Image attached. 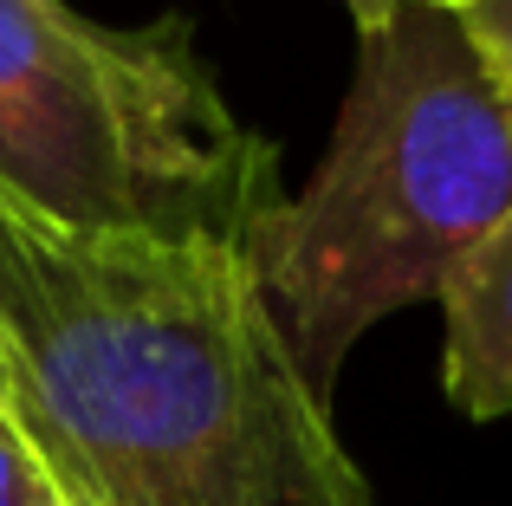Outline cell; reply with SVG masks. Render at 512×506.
Returning <instances> with one entry per match:
<instances>
[{
  "instance_id": "6da1fadb",
  "label": "cell",
  "mask_w": 512,
  "mask_h": 506,
  "mask_svg": "<svg viewBox=\"0 0 512 506\" xmlns=\"http://www.w3.org/2000/svg\"><path fill=\"white\" fill-rule=\"evenodd\" d=\"M0 344V403L85 506H376L234 241L0 202Z\"/></svg>"
},
{
  "instance_id": "7a4b0ae2",
  "label": "cell",
  "mask_w": 512,
  "mask_h": 506,
  "mask_svg": "<svg viewBox=\"0 0 512 506\" xmlns=\"http://www.w3.org/2000/svg\"><path fill=\"white\" fill-rule=\"evenodd\" d=\"M357 39L318 176L247 234L253 279L325 403L363 331L435 299L512 208V91L461 13L402 0Z\"/></svg>"
},
{
  "instance_id": "3957f363",
  "label": "cell",
  "mask_w": 512,
  "mask_h": 506,
  "mask_svg": "<svg viewBox=\"0 0 512 506\" xmlns=\"http://www.w3.org/2000/svg\"><path fill=\"white\" fill-rule=\"evenodd\" d=\"M0 202L59 234L247 247L286 189L188 20L98 26L59 0H0Z\"/></svg>"
},
{
  "instance_id": "277c9868",
  "label": "cell",
  "mask_w": 512,
  "mask_h": 506,
  "mask_svg": "<svg viewBox=\"0 0 512 506\" xmlns=\"http://www.w3.org/2000/svg\"><path fill=\"white\" fill-rule=\"evenodd\" d=\"M441 305V390L461 416H512V208L435 292Z\"/></svg>"
},
{
  "instance_id": "5b68a950",
  "label": "cell",
  "mask_w": 512,
  "mask_h": 506,
  "mask_svg": "<svg viewBox=\"0 0 512 506\" xmlns=\"http://www.w3.org/2000/svg\"><path fill=\"white\" fill-rule=\"evenodd\" d=\"M0 506H72L52 461L39 455V442L20 429L7 403H0Z\"/></svg>"
},
{
  "instance_id": "8992f818",
  "label": "cell",
  "mask_w": 512,
  "mask_h": 506,
  "mask_svg": "<svg viewBox=\"0 0 512 506\" xmlns=\"http://www.w3.org/2000/svg\"><path fill=\"white\" fill-rule=\"evenodd\" d=\"M461 26L474 33V46L487 52V65L506 78V91H512V0H474V7L461 13Z\"/></svg>"
},
{
  "instance_id": "52a82bcc",
  "label": "cell",
  "mask_w": 512,
  "mask_h": 506,
  "mask_svg": "<svg viewBox=\"0 0 512 506\" xmlns=\"http://www.w3.org/2000/svg\"><path fill=\"white\" fill-rule=\"evenodd\" d=\"M396 7L402 0H344V13L357 20V33H376L383 20H396Z\"/></svg>"
},
{
  "instance_id": "ba28073f",
  "label": "cell",
  "mask_w": 512,
  "mask_h": 506,
  "mask_svg": "<svg viewBox=\"0 0 512 506\" xmlns=\"http://www.w3.org/2000/svg\"><path fill=\"white\" fill-rule=\"evenodd\" d=\"M422 7H441V13H467L474 0H422Z\"/></svg>"
},
{
  "instance_id": "9c48e42d",
  "label": "cell",
  "mask_w": 512,
  "mask_h": 506,
  "mask_svg": "<svg viewBox=\"0 0 512 506\" xmlns=\"http://www.w3.org/2000/svg\"><path fill=\"white\" fill-rule=\"evenodd\" d=\"M7 383H13V370H7V344H0V396H7Z\"/></svg>"
},
{
  "instance_id": "30bf717a",
  "label": "cell",
  "mask_w": 512,
  "mask_h": 506,
  "mask_svg": "<svg viewBox=\"0 0 512 506\" xmlns=\"http://www.w3.org/2000/svg\"><path fill=\"white\" fill-rule=\"evenodd\" d=\"M65 500H72V506H85V500H78V494H72V487H65Z\"/></svg>"
}]
</instances>
